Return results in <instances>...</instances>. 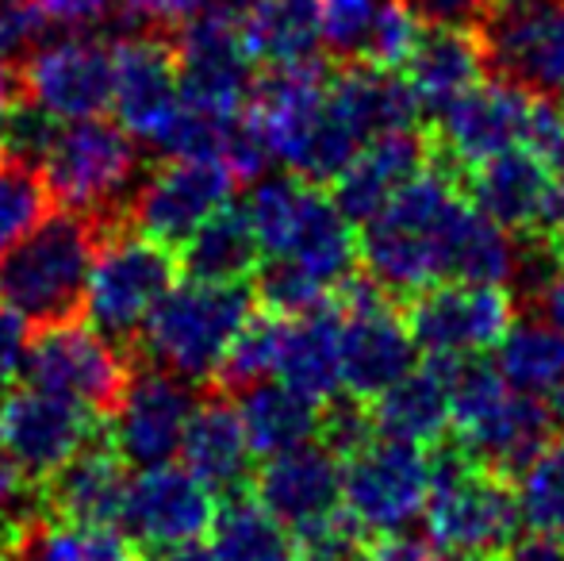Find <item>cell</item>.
I'll return each mask as SVG.
<instances>
[{"label":"cell","instance_id":"obj_1","mask_svg":"<svg viewBox=\"0 0 564 561\" xmlns=\"http://www.w3.org/2000/svg\"><path fill=\"white\" fill-rule=\"evenodd\" d=\"M473 216V201L460 193L446 165H423L369 224L361 227L357 255L377 284L392 296H419L453 281L457 242Z\"/></svg>","mask_w":564,"mask_h":561},{"label":"cell","instance_id":"obj_2","mask_svg":"<svg viewBox=\"0 0 564 561\" xmlns=\"http://www.w3.org/2000/svg\"><path fill=\"white\" fill-rule=\"evenodd\" d=\"M105 239V224L89 212H46L43 224L0 258V304L39 331L85 320L93 266Z\"/></svg>","mask_w":564,"mask_h":561},{"label":"cell","instance_id":"obj_3","mask_svg":"<svg viewBox=\"0 0 564 561\" xmlns=\"http://www.w3.org/2000/svg\"><path fill=\"white\" fill-rule=\"evenodd\" d=\"M553 404L527 397L499 366L480 358L453 362V427L457 450L496 473H519L557 434Z\"/></svg>","mask_w":564,"mask_h":561},{"label":"cell","instance_id":"obj_4","mask_svg":"<svg viewBox=\"0 0 564 561\" xmlns=\"http://www.w3.org/2000/svg\"><path fill=\"white\" fill-rule=\"evenodd\" d=\"M253 308H258L253 284H212L185 278L154 308L134 362H147L193 385L212 381L230 338L250 320Z\"/></svg>","mask_w":564,"mask_h":561},{"label":"cell","instance_id":"obj_5","mask_svg":"<svg viewBox=\"0 0 564 561\" xmlns=\"http://www.w3.org/2000/svg\"><path fill=\"white\" fill-rule=\"evenodd\" d=\"M43 177L62 208L89 212L112 235L131 227V201L147 173L131 131L89 116L69 120L58 131V142L43 162Z\"/></svg>","mask_w":564,"mask_h":561},{"label":"cell","instance_id":"obj_6","mask_svg":"<svg viewBox=\"0 0 564 561\" xmlns=\"http://www.w3.org/2000/svg\"><path fill=\"white\" fill-rule=\"evenodd\" d=\"M426 535L449 554H503L519 542L522 511L503 473L473 462L465 450L434 457V493L426 504Z\"/></svg>","mask_w":564,"mask_h":561},{"label":"cell","instance_id":"obj_7","mask_svg":"<svg viewBox=\"0 0 564 561\" xmlns=\"http://www.w3.org/2000/svg\"><path fill=\"white\" fill-rule=\"evenodd\" d=\"M177 273L181 258L173 247L134 231V227L112 231L93 266L85 320L134 358L150 315L165 300V292L177 284Z\"/></svg>","mask_w":564,"mask_h":561},{"label":"cell","instance_id":"obj_8","mask_svg":"<svg viewBox=\"0 0 564 561\" xmlns=\"http://www.w3.org/2000/svg\"><path fill=\"white\" fill-rule=\"evenodd\" d=\"M341 511L361 535L408 531L426 516L434 493V454L403 439H377L341 462Z\"/></svg>","mask_w":564,"mask_h":561},{"label":"cell","instance_id":"obj_9","mask_svg":"<svg viewBox=\"0 0 564 561\" xmlns=\"http://www.w3.org/2000/svg\"><path fill=\"white\" fill-rule=\"evenodd\" d=\"M341 312V389L361 400H377L415 366V338L408 315L395 312L392 292L369 273L346 278L335 292Z\"/></svg>","mask_w":564,"mask_h":561},{"label":"cell","instance_id":"obj_10","mask_svg":"<svg viewBox=\"0 0 564 561\" xmlns=\"http://www.w3.org/2000/svg\"><path fill=\"white\" fill-rule=\"evenodd\" d=\"M134 366L139 362L127 350H119L112 338L100 335L93 323L74 320L39 331V338L28 350L23 374L39 389L82 400L100 420H112L127 385H131Z\"/></svg>","mask_w":564,"mask_h":561},{"label":"cell","instance_id":"obj_11","mask_svg":"<svg viewBox=\"0 0 564 561\" xmlns=\"http://www.w3.org/2000/svg\"><path fill=\"white\" fill-rule=\"evenodd\" d=\"M514 323V296L503 284L442 281L411 300L408 327L419 354L468 362L496 350Z\"/></svg>","mask_w":564,"mask_h":561},{"label":"cell","instance_id":"obj_12","mask_svg":"<svg viewBox=\"0 0 564 561\" xmlns=\"http://www.w3.org/2000/svg\"><path fill=\"white\" fill-rule=\"evenodd\" d=\"M177 46L181 100L212 116L246 112L253 97V54L246 51L242 28L219 20V15L196 12L173 31Z\"/></svg>","mask_w":564,"mask_h":561},{"label":"cell","instance_id":"obj_13","mask_svg":"<svg viewBox=\"0 0 564 561\" xmlns=\"http://www.w3.org/2000/svg\"><path fill=\"white\" fill-rule=\"evenodd\" d=\"M100 431L105 427L93 408L39 385L15 389L0 404V446L31 481H46Z\"/></svg>","mask_w":564,"mask_h":561},{"label":"cell","instance_id":"obj_14","mask_svg":"<svg viewBox=\"0 0 564 561\" xmlns=\"http://www.w3.org/2000/svg\"><path fill=\"white\" fill-rule=\"evenodd\" d=\"M23 97L58 120H89L112 105L116 46L105 35H69L43 43L20 66Z\"/></svg>","mask_w":564,"mask_h":561},{"label":"cell","instance_id":"obj_15","mask_svg":"<svg viewBox=\"0 0 564 561\" xmlns=\"http://www.w3.org/2000/svg\"><path fill=\"white\" fill-rule=\"evenodd\" d=\"M193 412V381H181V377L165 374V369L139 362L123 400H119L112 420H108V434H112L116 450L123 454L127 465L154 470V465H170V457L181 454Z\"/></svg>","mask_w":564,"mask_h":561},{"label":"cell","instance_id":"obj_16","mask_svg":"<svg viewBox=\"0 0 564 561\" xmlns=\"http://www.w3.org/2000/svg\"><path fill=\"white\" fill-rule=\"evenodd\" d=\"M538 97L514 77H484L434 120L438 147L453 165H480L496 154L527 147Z\"/></svg>","mask_w":564,"mask_h":561},{"label":"cell","instance_id":"obj_17","mask_svg":"<svg viewBox=\"0 0 564 561\" xmlns=\"http://www.w3.org/2000/svg\"><path fill=\"white\" fill-rule=\"evenodd\" d=\"M341 477L346 470L338 454H330L323 442H304L265 457V465L253 470L250 493L296 535V542H304L341 516Z\"/></svg>","mask_w":564,"mask_h":561},{"label":"cell","instance_id":"obj_18","mask_svg":"<svg viewBox=\"0 0 564 561\" xmlns=\"http://www.w3.org/2000/svg\"><path fill=\"white\" fill-rule=\"evenodd\" d=\"M230 188H235V177H230L224 162L170 158L165 165L142 177L139 193L131 201V227L181 250L188 235L230 201Z\"/></svg>","mask_w":564,"mask_h":561},{"label":"cell","instance_id":"obj_19","mask_svg":"<svg viewBox=\"0 0 564 561\" xmlns=\"http://www.w3.org/2000/svg\"><path fill=\"white\" fill-rule=\"evenodd\" d=\"M116 46V93L112 108L127 131L139 142H154L162 128L181 112V74L173 31H123Z\"/></svg>","mask_w":564,"mask_h":561},{"label":"cell","instance_id":"obj_20","mask_svg":"<svg viewBox=\"0 0 564 561\" xmlns=\"http://www.w3.org/2000/svg\"><path fill=\"white\" fill-rule=\"evenodd\" d=\"M219 516V500L193 470L177 465H154L142 470L131 481L123 508V531L134 542L158 547H185L204 535H212V524Z\"/></svg>","mask_w":564,"mask_h":561},{"label":"cell","instance_id":"obj_21","mask_svg":"<svg viewBox=\"0 0 564 561\" xmlns=\"http://www.w3.org/2000/svg\"><path fill=\"white\" fill-rule=\"evenodd\" d=\"M488 58L538 97L564 100V0L496 12L488 23Z\"/></svg>","mask_w":564,"mask_h":561},{"label":"cell","instance_id":"obj_22","mask_svg":"<svg viewBox=\"0 0 564 561\" xmlns=\"http://www.w3.org/2000/svg\"><path fill=\"white\" fill-rule=\"evenodd\" d=\"M39 485H43L46 519H54V524L116 527L123 519L127 493H131L127 462L116 450L108 427Z\"/></svg>","mask_w":564,"mask_h":561},{"label":"cell","instance_id":"obj_23","mask_svg":"<svg viewBox=\"0 0 564 561\" xmlns=\"http://www.w3.org/2000/svg\"><path fill=\"white\" fill-rule=\"evenodd\" d=\"M488 62V43H484L480 28L423 23V35L403 66V82L411 85L419 112L438 120L453 100L465 97L476 82H484Z\"/></svg>","mask_w":564,"mask_h":561},{"label":"cell","instance_id":"obj_24","mask_svg":"<svg viewBox=\"0 0 564 561\" xmlns=\"http://www.w3.org/2000/svg\"><path fill=\"white\" fill-rule=\"evenodd\" d=\"M185 465L212 488L216 496H238L250 493V439L238 408L227 400V392L212 389L204 400H196V412L185 427L181 442Z\"/></svg>","mask_w":564,"mask_h":561},{"label":"cell","instance_id":"obj_25","mask_svg":"<svg viewBox=\"0 0 564 561\" xmlns=\"http://www.w3.org/2000/svg\"><path fill=\"white\" fill-rule=\"evenodd\" d=\"M426 165V147L415 131L369 139L357 158L335 177V204L349 224H369L411 177Z\"/></svg>","mask_w":564,"mask_h":561},{"label":"cell","instance_id":"obj_26","mask_svg":"<svg viewBox=\"0 0 564 561\" xmlns=\"http://www.w3.org/2000/svg\"><path fill=\"white\" fill-rule=\"evenodd\" d=\"M377 434L434 446L453 427V362L426 358L372 400Z\"/></svg>","mask_w":564,"mask_h":561},{"label":"cell","instance_id":"obj_27","mask_svg":"<svg viewBox=\"0 0 564 561\" xmlns=\"http://www.w3.org/2000/svg\"><path fill=\"white\" fill-rule=\"evenodd\" d=\"M553 181H557V173L527 147H519L468 170V201L511 235H534Z\"/></svg>","mask_w":564,"mask_h":561},{"label":"cell","instance_id":"obj_28","mask_svg":"<svg viewBox=\"0 0 564 561\" xmlns=\"http://www.w3.org/2000/svg\"><path fill=\"white\" fill-rule=\"evenodd\" d=\"M330 100L361 142L411 131L423 116L403 74L369 66V62H346L338 74H330Z\"/></svg>","mask_w":564,"mask_h":561},{"label":"cell","instance_id":"obj_29","mask_svg":"<svg viewBox=\"0 0 564 561\" xmlns=\"http://www.w3.org/2000/svg\"><path fill=\"white\" fill-rule=\"evenodd\" d=\"M276 374L284 385L300 389L312 400H330L341 392V312L338 304L315 308L289 320Z\"/></svg>","mask_w":564,"mask_h":561},{"label":"cell","instance_id":"obj_30","mask_svg":"<svg viewBox=\"0 0 564 561\" xmlns=\"http://www.w3.org/2000/svg\"><path fill=\"white\" fill-rule=\"evenodd\" d=\"M181 273L188 281L235 284L253 278L261 266V242L250 224L246 204H224L216 208L177 250Z\"/></svg>","mask_w":564,"mask_h":561},{"label":"cell","instance_id":"obj_31","mask_svg":"<svg viewBox=\"0 0 564 561\" xmlns=\"http://www.w3.org/2000/svg\"><path fill=\"white\" fill-rule=\"evenodd\" d=\"M496 366L507 385L545 400L557 412L564 400V327L550 315L514 320L503 343L496 346Z\"/></svg>","mask_w":564,"mask_h":561},{"label":"cell","instance_id":"obj_32","mask_svg":"<svg viewBox=\"0 0 564 561\" xmlns=\"http://www.w3.org/2000/svg\"><path fill=\"white\" fill-rule=\"evenodd\" d=\"M238 397H242L238 416H242L246 439L258 457L296 450L304 442H315V434H319V400L304 397L292 385L258 381Z\"/></svg>","mask_w":564,"mask_h":561},{"label":"cell","instance_id":"obj_33","mask_svg":"<svg viewBox=\"0 0 564 561\" xmlns=\"http://www.w3.org/2000/svg\"><path fill=\"white\" fill-rule=\"evenodd\" d=\"M246 51L265 66H300L323 51L319 0H258L242 23Z\"/></svg>","mask_w":564,"mask_h":561},{"label":"cell","instance_id":"obj_34","mask_svg":"<svg viewBox=\"0 0 564 561\" xmlns=\"http://www.w3.org/2000/svg\"><path fill=\"white\" fill-rule=\"evenodd\" d=\"M208 550L216 561H300L296 535L269 516L253 493L224 496Z\"/></svg>","mask_w":564,"mask_h":561},{"label":"cell","instance_id":"obj_35","mask_svg":"<svg viewBox=\"0 0 564 561\" xmlns=\"http://www.w3.org/2000/svg\"><path fill=\"white\" fill-rule=\"evenodd\" d=\"M319 196L323 185L304 181L300 173L253 181L250 196H246V212H250V224L258 231L261 250L265 255H289V247L296 242L300 227L307 224Z\"/></svg>","mask_w":564,"mask_h":561},{"label":"cell","instance_id":"obj_36","mask_svg":"<svg viewBox=\"0 0 564 561\" xmlns=\"http://www.w3.org/2000/svg\"><path fill=\"white\" fill-rule=\"evenodd\" d=\"M284 331L289 320L269 308L250 312V320L238 327V335L230 338L224 362H219L216 377H212V389L219 392H246L250 385L265 381L269 374H276V362H281V346H284Z\"/></svg>","mask_w":564,"mask_h":561},{"label":"cell","instance_id":"obj_37","mask_svg":"<svg viewBox=\"0 0 564 561\" xmlns=\"http://www.w3.org/2000/svg\"><path fill=\"white\" fill-rule=\"evenodd\" d=\"M522 527L534 535L564 539V431L553 434L519 473H514Z\"/></svg>","mask_w":564,"mask_h":561},{"label":"cell","instance_id":"obj_38","mask_svg":"<svg viewBox=\"0 0 564 561\" xmlns=\"http://www.w3.org/2000/svg\"><path fill=\"white\" fill-rule=\"evenodd\" d=\"M20 561H139L134 539L100 524H54L46 519L31 535Z\"/></svg>","mask_w":564,"mask_h":561},{"label":"cell","instance_id":"obj_39","mask_svg":"<svg viewBox=\"0 0 564 561\" xmlns=\"http://www.w3.org/2000/svg\"><path fill=\"white\" fill-rule=\"evenodd\" d=\"M51 188L39 165H23L4 158L0 162V258L15 247L28 231L43 224L51 212Z\"/></svg>","mask_w":564,"mask_h":561},{"label":"cell","instance_id":"obj_40","mask_svg":"<svg viewBox=\"0 0 564 561\" xmlns=\"http://www.w3.org/2000/svg\"><path fill=\"white\" fill-rule=\"evenodd\" d=\"M253 296H258V308H269L284 320H296V315L330 304L335 292L292 258H269L253 270Z\"/></svg>","mask_w":564,"mask_h":561},{"label":"cell","instance_id":"obj_41","mask_svg":"<svg viewBox=\"0 0 564 561\" xmlns=\"http://www.w3.org/2000/svg\"><path fill=\"white\" fill-rule=\"evenodd\" d=\"M388 0H319L323 46L341 62H361Z\"/></svg>","mask_w":564,"mask_h":561},{"label":"cell","instance_id":"obj_42","mask_svg":"<svg viewBox=\"0 0 564 561\" xmlns=\"http://www.w3.org/2000/svg\"><path fill=\"white\" fill-rule=\"evenodd\" d=\"M372 439H377V420H372L369 400L341 389L338 397L319 404V434H315V442H323L341 462L361 446H369Z\"/></svg>","mask_w":564,"mask_h":561},{"label":"cell","instance_id":"obj_43","mask_svg":"<svg viewBox=\"0 0 564 561\" xmlns=\"http://www.w3.org/2000/svg\"><path fill=\"white\" fill-rule=\"evenodd\" d=\"M58 131H62L58 116L46 112L43 105H35V100L20 93V100H15L4 120V158L43 170L54 142H58Z\"/></svg>","mask_w":564,"mask_h":561},{"label":"cell","instance_id":"obj_44","mask_svg":"<svg viewBox=\"0 0 564 561\" xmlns=\"http://www.w3.org/2000/svg\"><path fill=\"white\" fill-rule=\"evenodd\" d=\"M419 35H423V20L411 12L408 0H388L384 12H380V20H377V28H372L361 62L380 66V69H395V74H400V69L408 66L411 51H415Z\"/></svg>","mask_w":564,"mask_h":561},{"label":"cell","instance_id":"obj_45","mask_svg":"<svg viewBox=\"0 0 564 561\" xmlns=\"http://www.w3.org/2000/svg\"><path fill=\"white\" fill-rule=\"evenodd\" d=\"M46 43V12L35 0H0V62L23 66Z\"/></svg>","mask_w":564,"mask_h":561},{"label":"cell","instance_id":"obj_46","mask_svg":"<svg viewBox=\"0 0 564 561\" xmlns=\"http://www.w3.org/2000/svg\"><path fill=\"white\" fill-rule=\"evenodd\" d=\"M527 150L542 158L553 173H564V105L553 97H538L534 120L527 131Z\"/></svg>","mask_w":564,"mask_h":561},{"label":"cell","instance_id":"obj_47","mask_svg":"<svg viewBox=\"0 0 564 561\" xmlns=\"http://www.w3.org/2000/svg\"><path fill=\"white\" fill-rule=\"evenodd\" d=\"M527 281L542 300V315L564 327V242L550 247L545 255H530Z\"/></svg>","mask_w":564,"mask_h":561},{"label":"cell","instance_id":"obj_48","mask_svg":"<svg viewBox=\"0 0 564 561\" xmlns=\"http://www.w3.org/2000/svg\"><path fill=\"white\" fill-rule=\"evenodd\" d=\"M46 12V20L62 23L69 31L82 28H112L119 15V0H35Z\"/></svg>","mask_w":564,"mask_h":561},{"label":"cell","instance_id":"obj_49","mask_svg":"<svg viewBox=\"0 0 564 561\" xmlns=\"http://www.w3.org/2000/svg\"><path fill=\"white\" fill-rule=\"evenodd\" d=\"M28 350H31L28 320L15 315L12 308H0V389H8L23 374Z\"/></svg>","mask_w":564,"mask_h":561},{"label":"cell","instance_id":"obj_50","mask_svg":"<svg viewBox=\"0 0 564 561\" xmlns=\"http://www.w3.org/2000/svg\"><path fill=\"white\" fill-rule=\"evenodd\" d=\"M408 4L423 23H442V28H480V20L491 12V0H408Z\"/></svg>","mask_w":564,"mask_h":561},{"label":"cell","instance_id":"obj_51","mask_svg":"<svg viewBox=\"0 0 564 561\" xmlns=\"http://www.w3.org/2000/svg\"><path fill=\"white\" fill-rule=\"evenodd\" d=\"M357 561H438V547L431 539H415L408 531L377 535L369 547H361Z\"/></svg>","mask_w":564,"mask_h":561},{"label":"cell","instance_id":"obj_52","mask_svg":"<svg viewBox=\"0 0 564 561\" xmlns=\"http://www.w3.org/2000/svg\"><path fill=\"white\" fill-rule=\"evenodd\" d=\"M200 4L204 0H127V8L158 31H177L181 23L200 12Z\"/></svg>","mask_w":564,"mask_h":561},{"label":"cell","instance_id":"obj_53","mask_svg":"<svg viewBox=\"0 0 564 561\" xmlns=\"http://www.w3.org/2000/svg\"><path fill=\"white\" fill-rule=\"evenodd\" d=\"M23 85H20V66H8L0 62V162H4V120L12 112V105L20 100Z\"/></svg>","mask_w":564,"mask_h":561},{"label":"cell","instance_id":"obj_54","mask_svg":"<svg viewBox=\"0 0 564 561\" xmlns=\"http://www.w3.org/2000/svg\"><path fill=\"white\" fill-rule=\"evenodd\" d=\"M511 561H564V547L550 535H534V539L519 542Z\"/></svg>","mask_w":564,"mask_h":561},{"label":"cell","instance_id":"obj_55","mask_svg":"<svg viewBox=\"0 0 564 561\" xmlns=\"http://www.w3.org/2000/svg\"><path fill=\"white\" fill-rule=\"evenodd\" d=\"M139 561H216L212 550L196 547V542H185V547H158L150 558H139Z\"/></svg>","mask_w":564,"mask_h":561},{"label":"cell","instance_id":"obj_56","mask_svg":"<svg viewBox=\"0 0 564 561\" xmlns=\"http://www.w3.org/2000/svg\"><path fill=\"white\" fill-rule=\"evenodd\" d=\"M545 0H491V12H514V8H534Z\"/></svg>","mask_w":564,"mask_h":561},{"label":"cell","instance_id":"obj_57","mask_svg":"<svg viewBox=\"0 0 564 561\" xmlns=\"http://www.w3.org/2000/svg\"><path fill=\"white\" fill-rule=\"evenodd\" d=\"M449 561H503V554H453Z\"/></svg>","mask_w":564,"mask_h":561},{"label":"cell","instance_id":"obj_58","mask_svg":"<svg viewBox=\"0 0 564 561\" xmlns=\"http://www.w3.org/2000/svg\"><path fill=\"white\" fill-rule=\"evenodd\" d=\"M0 561H20V558H15V554H8V550L0 547Z\"/></svg>","mask_w":564,"mask_h":561},{"label":"cell","instance_id":"obj_59","mask_svg":"<svg viewBox=\"0 0 564 561\" xmlns=\"http://www.w3.org/2000/svg\"><path fill=\"white\" fill-rule=\"evenodd\" d=\"M557 416H564V400H561V408H557Z\"/></svg>","mask_w":564,"mask_h":561}]
</instances>
